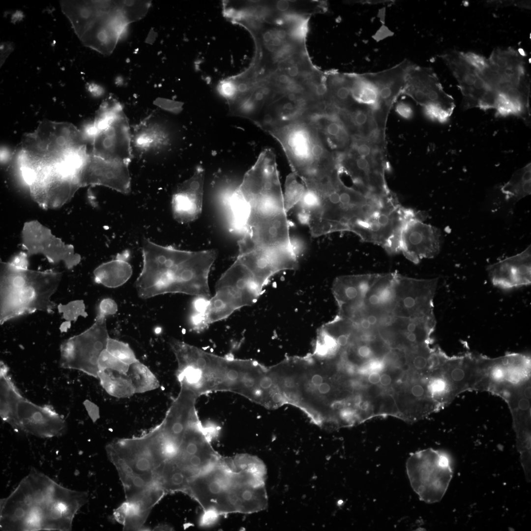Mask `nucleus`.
<instances>
[{
    "instance_id": "1",
    "label": "nucleus",
    "mask_w": 531,
    "mask_h": 531,
    "mask_svg": "<svg viewBox=\"0 0 531 531\" xmlns=\"http://www.w3.org/2000/svg\"><path fill=\"white\" fill-rule=\"evenodd\" d=\"M266 475V466L256 456L242 454L221 457L190 480L185 494L197 501L205 512L218 516L257 512L267 505Z\"/></svg>"
},
{
    "instance_id": "2",
    "label": "nucleus",
    "mask_w": 531,
    "mask_h": 531,
    "mask_svg": "<svg viewBox=\"0 0 531 531\" xmlns=\"http://www.w3.org/2000/svg\"><path fill=\"white\" fill-rule=\"evenodd\" d=\"M85 492L67 489L33 472L1 504V526L20 530H69Z\"/></svg>"
},
{
    "instance_id": "3",
    "label": "nucleus",
    "mask_w": 531,
    "mask_h": 531,
    "mask_svg": "<svg viewBox=\"0 0 531 531\" xmlns=\"http://www.w3.org/2000/svg\"><path fill=\"white\" fill-rule=\"evenodd\" d=\"M142 253L143 268L135 283L139 297L181 293L210 299L208 278L215 250H182L144 238Z\"/></svg>"
},
{
    "instance_id": "4",
    "label": "nucleus",
    "mask_w": 531,
    "mask_h": 531,
    "mask_svg": "<svg viewBox=\"0 0 531 531\" xmlns=\"http://www.w3.org/2000/svg\"><path fill=\"white\" fill-rule=\"evenodd\" d=\"M309 190L298 206L299 217L313 237L350 232L355 224L365 217L376 201L346 185L340 176L320 191Z\"/></svg>"
},
{
    "instance_id": "5",
    "label": "nucleus",
    "mask_w": 531,
    "mask_h": 531,
    "mask_svg": "<svg viewBox=\"0 0 531 531\" xmlns=\"http://www.w3.org/2000/svg\"><path fill=\"white\" fill-rule=\"evenodd\" d=\"M265 131L280 144L293 173L303 183L319 180L338 170L337 156L326 148L313 120L292 118Z\"/></svg>"
},
{
    "instance_id": "6",
    "label": "nucleus",
    "mask_w": 531,
    "mask_h": 531,
    "mask_svg": "<svg viewBox=\"0 0 531 531\" xmlns=\"http://www.w3.org/2000/svg\"><path fill=\"white\" fill-rule=\"evenodd\" d=\"M86 133L66 122L42 121L23 137L21 169L67 165L79 168L88 154Z\"/></svg>"
},
{
    "instance_id": "7",
    "label": "nucleus",
    "mask_w": 531,
    "mask_h": 531,
    "mask_svg": "<svg viewBox=\"0 0 531 531\" xmlns=\"http://www.w3.org/2000/svg\"><path fill=\"white\" fill-rule=\"evenodd\" d=\"M62 276L60 272L19 269L1 263L0 324L36 311L52 312L56 304L51 297Z\"/></svg>"
},
{
    "instance_id": "8",
    "label": "nucleus",
    "mask_w": 531,
    "mask_h": 531,
    "mask_svg": "<svg viewBox=\"0 0 531 531\" xmlns=\"http://www.w3.org/2000/svg\"><path fill=\"white\" fill-rule=\"evenodd\" d=\"M123 5L110 1H66L62 10L86 45L111 51L129 21Z\"/></svg>"
},
{
    "instance_id": "9",
    "label": "nucleus",
    "mask_w": 531,
    "mask_h": 531,
    "mask_svg": "<svg viewBox=\"0 0 531 531\" xmlns=\"http://www.w3.org/2000/svg\"><path fill=\"white\" fill-rule=\"evenodd\" d=\"M159 435L118 442L107 447V455L116 467L126 497L134 496L157 480L164 463Z\"/></svg>"
},
{
    "instance_id": "10",
    "label": "nucleus",
    "mask_w": 531,
    "mask_h": 531,
    "mask_svg": "<svg viewBox=\"0 0 531 531\" xmlns=\"http://www.w3.org/2000/svg\"><path fill=\"white\" fill-rule=\"evenodd\" d=\"M421 214L402 206L391 192L382 198L350 232L363 241L377 244L388 253L394 254L400 252L401 236L406 224Z\"/></svg>"
},
{
    "instance_id": "11",
    "label": "nucleus",
    "mask_w": 531,
    "mask_h": 531,
    "mask_svg": "<svg viewBox=\"0 0 531 531\" xmlns=\"http://www.w3.org/2000/svg\"><path fill=\"white\" fill-rule=\"evenodd\" d=\"M92 155L106 160L129 164L132 158L131 131L120 105L107 102L86 132Z\"/></svg>"
},
{
    "instance_id": "12",
    "label": "nucleus",
    "mask_w": 531,
    "mask_h": 531,
    "mask_svg": "<svg viewBox=\"0 0 531 531\" xmlns=\"http://www.w3.org/2000/svg\"><path fill=\"white\" fill-rule=\"evenodd\" d=\"M263 290L251 271L238 258L221 276L215 294L204 312L209 324L225 319L234 311L255 303Z\"/></svg>"
},
{
    "instance_id": "13",
    "label": "nucleus",
    "mask_w": 531,
    "mask_h": 531,
    "mask_svg": "<svg viewBox=\"0 0 531 531\" xmlns=\"http://www.w3.org/2000/svg\"><path fill=\"white\" fill-rule=\"evenodd\" d=\"M406 468L412 489L421 501L428 503L442 499L453 474L449 455L432 448L410 454Z\"/></svg>"
},
{
    "instance_id": "14",
    "label": "nucleus",
    "mask_w": 531,
    "mask_h": 531,
    "mask_svg": "<svg viewBox=\"0 0 531 531\" xmlns=\"http://www.w3.org/2000/svg\"><path fill=\"white\" fill-rule=\"evenodd\" d=\"M77 169L67 165L22 170L30 194L44 208L60 207L81 187Z\"/></svg>"
},
{
    "instance_id": "15",
    "label": "nucleus",
    "mask_w": 531,
    "mask_h": 531,
    "mask_svg": "<svg viewBox=\"0 0 531 531\" xmlns=\"http://www.w3.org/2000/svg\"><path fill=\"white\" fill-rule=\"evenodd\" d=\"M402 94L421 105L430 119L441 123L448 120L455 108L454 99L444 91L433 70L413 63L407 71Z\"/></svg>"
},
{
    "instance_id": "16",
    "label": "nucleus",
    "mask_w": 531,
    "mask_h": 531,
    "mask_svg": "<svg viewBox=\"0 0 531 531\" xmlns=\"http://www.w3.org/2000/svg\"><path fill=\"white\" fill-rule=\"evenodd\" d=\"M108 339L106 318L96 316L89 328L61 344V366L88 373L95 370L98 366L101 353L106 348Z\"/></svg>"
},
{
    "instance_id": "17",
    "label": "nucleus",
    "mask_w": 531,
    "mask_h": 531,
    "mask_svg": "<svg viewBox=\"0 0 531 531\" xmlns=\"http://www.w3.org/2000/svg\"><path fill=\"white\" fill-rule=\"evenodd\" d=\"M4 421L14 428L43 438L60 435L66 426L64 419L52 407L37 405L21 394Z\"/></svg>"
},
{
    "instance_id": "18",
    "label": "nucleus",
    "mask_w": 531,
    "mask_h": 531,
    "mask_svg": "<svg viewBox=\"0 0 531 531\" xmlns=\"http://www.w3.org/2000/svg\"><path fill=\"white\" fill-rule=\"evenodd\" d=\"M175 138L169 121L161 115L151 114L131 132L132 155L145 161H161L171 152Z\"/></svg>"
},
{
    "instance_id": "19",
    "label": "nucleus",
    "mask_w": 531,
    "mask_h": 531,
    "mask_svg": "<svg viewBox=\"0 0 531 531\" xmlns=\"http://www.w3.org/2000/svg\"><path fill=\"white\" fill-rule=\"evenodd\" d=\"M441 57L458 83L464 97V108L478 107L484 110L495 108L498 92L487 84L461 52L451 51Z\"/></svg>"
},
{
    "instance_id": "20",
    "label": "nucleus",
    "mask_w": 531,
    "mask_h": 531,
    "mask_svg": "<svg viewBox=\"0 0 531 531\" xmlns=\"http://www.w3.org/2000/svg\"><path fill=\"white\" fill-rule=\"evenodd\" d=\"M478 72L498 93L511 88H529L523 57L510 48L494 49Z\"/></svg>"
},
{
    "instance_id": "21",
    "label": "nucleus",
    "mask_w": 531,
    "mask_h": 531,
    "mask_svg": "<svg viewBox=\"0 0 531 531\" xmlns=\"http://www.w3.org/2000/svg\"><path fill=\"white\" fill-rule=\"evenodd\" d=\"M22 246L28 256L41 254L53 263L63 262L68 268L78 265L81 257L73 246L66 244L37 221L25 224L22 232Z\"/></svg>"
},
{
    "instance_id": "22",
    "label": "nucleus",
    "mask_w": 531,
    "mask_h": 531,
    "mask_svg": "<svg viewBox=\"0 0 531 531\" xmlns=\"http://www.w3.org/2000/svg\"><path fill=\"white\" fill-rule=\"evenodd\" d=\"M128 165L106 160L88 153L77 171L79 184L81 187L102 185L128 194L131 188Z\"/></svg>"
},
{
    "instance_id": "23",
    "label": "nucleus",
    "mask_w": 531,
    "mask_h": 531,
    "mask_svg": "<svg viewBox=\"0 0 531 531\" xmlns=\"http://www.w3.org/2000/svg\"><path fill=\"white\" fill-rule=\"evenodd\" d=\"M424 215L411 219L402 231L400 250L409 260L414 264L424 259L432 258L438 254L441 245L440 230L423 222Z\"/></svg>"
},
{
    "instance_id": "24",
    "label": "nucleus",
    "mask_w": 531,
    "mask_h": 531,
    "mask_svg": "<svg viewBox=\"0 0 531 531\" xmlns=\"http://www.w3.org/2000/svg\"><path fill=\"white\" fill-rule=\"evenodd\" d=\"M205 171L197 168L193 175L180 183L173 195L172 210L175 219L180 223L192 222L202 212Z\"/></svg>"
},
{
    "instance_id": "25",
    "label": "nucleus",
    "mask_w": 531,
    "mask_h": 531,
    "mask_svg": "<svg viewBox=\"0 0 531 531\" xmlns=\"http://www.w3.org/2000/svg\"><path fill=\"white\" fill-rule=\"evenodd\" d=\"M492 284L509 289L527 286L531 283V248L516 255L489 265L487 268Z\"/></svg>"
},
{
    "instance_id": "26",
    "label": "nucleus",
    "mask_w": 531,
    "mask_h": 531,
    "mask_svg": "<svg viewBox=\"0 0 531 531\" xmlns=\"http://www.w3.org/2000/svg\"><path fill=\"white\" fill-rule=\"evenodd\" d=\"M167 493L160 483L155 481L128 503L127 515L123 524L125 531L140 530L152 508Z\"/></svg>"
},
{
    "instance_id": "27",
    "label": "nucleus",
    "mask_w": 531,
    "mask_h": 531,
    "mask_svg": "<svg viewBox=\"0 0 531 531\" xmlns=\"http://www.w3.org/2000/svg\"><path fill=\"white\" fill-rule=\"evenodd\" d=\"M130 253L125 250L115 259L103 263L93 271L96 283L108 288H117L125 283L131 277L132 268L128 263Z\"/></svg>"
},
{
    "instance_id": "28",
    "label": "nucleus",
    "mask_w": 531,
    "mask_h": 531,
    "mask_svg": "<svg viewBox=\"0 0 531 531\" xmlns=\"http://www.w3.org/2000/svg\"><path fill=\"white\" fill-rule=\"evenodd\" d=\"M313 121L331 148L341 153L349 148L352 135L340 119L339 113L319 115L314 117Z\"/></svg>"
},
{
    "instance_id": "29",
    "label": "nucleus",
    "mask_w": 531,
    "mask_h": 531,
    "mask_svg": "<svg viewBox=\"0 0 531 531\" xmlns=\"http://www.w3.org/2000/svg\"><path fill=\"white\" fill-rule=\"evenodd\" d=\"M502 192L506 198L519 200L531 193V165L516 171L510 179L502 187Z\"/></svg>"
},
{
    "instance_id": "30",
    "label": "nucleus",
    "mask_w": 531,
    "mask_h": 531,
    "mask_svg": "<svg viewBox=\"0 0 531 531\" xmlns=\"http://www.w3.org/2000/svg\"><path fill=\"white\" fill-rule=\"evenodd\" d=\"M305 190V186L302 181H299L295 175L292 173L288 175L283 193L284 208L287 213L299 204Z\"/></svg>"
},
{
    "instance_id": "31",
    "label": "nucleus",
    "mask_w": 531,
    "mask_h": 531,
    "mask_svg": "<svg viewBox=\"0 0 531 531\" xmlns=\"http://www.w3.org/2000/svg\"><path fill=\"white\" fill-rule=\"evenodd\" d=\"M229 203L233 226L244 231L248 217V204L236 189L229 197Z\"/></svg>"
},
{
    "instance_id": "32",
    "label": "nucleus",
    "mask_w": 531,
    "mask_h": 531,
    "mask_svg": "<svg viewBox=\"0 0 531 531\" xmlns=\"http://www.w3.org/2000/svg\"><path fill=\"white\" fill-rule=\"evenodd\" d=\"M58 309L63 318L69 322L76 321L79 317H86L88 315L85 304L82 300L72 301L64 305L60 304Z\"/></svg>"
},
{
    "instance_id": "33",
    "label": "nucleus",
    "mask_w": 531,
    "mask_h": 531,
    "mask_svg": "<svg viewBox=\"0 0 531 531\" xmlns=\"http://www.w3.org/2000/svg\"><path fill=\"white\" fill-rule=\"evenodd\" d=\"M106 349L112 355L121 359L133 358L132 352L125 345L109 338Z\"/></svg>"
},
{
    "instance_id": "34",
    "label": "nucleus",
    "mask_w": 531,
    "mask_h": 531,
    "mask_svg": "<svg viewBox=\"0 0 531 531\" xmlns=\"http://www.w3.org/2000/svg\"><path fill=\"white\" fill-rule=\"evenodd\" d=\"M96 316L106 317L113 315L118 311V305L114 300L105 298L101 300L97 308Z\"/></svg>"
},
{
    "instance_id": "35",
    "label": "nucleus",
    "mask_w": 531,
    "mask_h": 531,
    "mask_svg": "<svg viewBox=\"0 0 531 531\" xmlns=\"http://www.w3.org/2000/svg\"><path fill=\"white\" fill-rule=\"evenodd\" d=\"M28 255L26 253L21 252L14 256L8 263L15 267L19 269H28Z\"/></svg>"
},
{
    "instance_id": "36",
    "label": "nucleus",
    "mask_w": 531,
    "mask_h": 531,
    "mask_svg": "<svg viewBox=\"0 0 531 531\" xmlns=\"http://www.w3.org/2000/svg\"><path fill=\"white\" fill-rule=\"evenodd\" d=\"M395 109L398 115L405 119H410L413 117V110L412 107L405 102L401 101L398 103Z\"/></svg>"
},
{
    "instance_id": "37",
    "label": "nucleus",
    "mask_w": 531,
    "mask_h": 531,
    "mask_svg": "<svg viewBox=\"0 0 531 531\" xmlns=\"http://www.w3.org/2000/svg\"><path fill=\"white\" fill-rule=\"evenodd\" d=\"M128 503L126 501L121 504L114 512V516L116 520L119 524L123 525L126 519L128 512Z\"/></svg>"
},
{
    "instance_id": "38",
    "label": "nucleus",
    "mask_w": 531,
    "mask_h": 531,
    "mask_svg": "<svg viewBox=\"0 0 531 531\" xmlns=\"http://www.w3.org/2000/svg\"><path fill=\"white\" fill-rule=\"evenodd\" d=\"M13 45L10 44V43H2L0 46V53H1V65L3 63V62L5 60V58L10 54L11 51L13 50Z\"/></svg>"
},
{
    "instance_id": "39",
    "label": "nucleus",
    "mask_w": 531,
    "mask_h": 531,
    "mask_svg": "<svg viewBox=\"0 0 531 531\" xmlns=\"http://www.w3.org/2000/svg\"><path fill=\"white\" fill-rule=\"evenodd\" d=\"M381 375L377 372H372L368 377V380L372 384H377L380 383Z\"/></svg>"
},
{
    "instance_id": "40",
    "label": "nucleus",
    "mask_w": 531,
    "mask_h": 531,
    "mask_svg": "<svg viewBox=\"0 0 531 531\" xmlns=\"http://www.w3.org/2000/svg\"><path fill=\"white\" fill-rule=\"evenodd\" d=\"M391 378L389 375L384 373L381 375L380 383L384 386H389L391 383Z\"/></svg>"
},
{
    "instance_id": "41",
    "label": "nucleus",
    "mask_w": 531,
    "mask_h": 531,
    "mask_svg": "<svg viewBox=\"0 0 531 531\" xmlns=\"http://www.w3.org/2000/svg\"><path fill=\"white\" fill-rule=\"evenodd\" d=\"M170 528L167 525H160L154 528V531H167L171 530Z\"/></svg>"
}]
</instances>
